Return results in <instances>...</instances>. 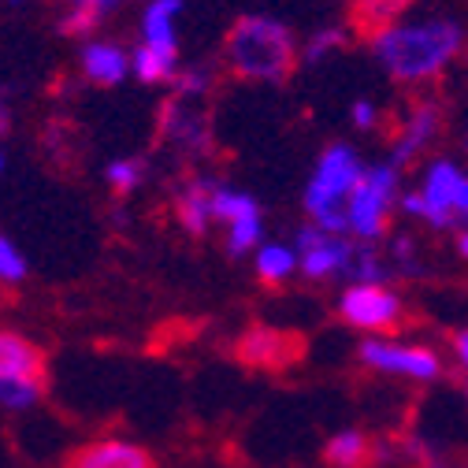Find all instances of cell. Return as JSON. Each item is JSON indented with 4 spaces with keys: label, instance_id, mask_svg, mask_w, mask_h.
Here are the masks:
<instances>
[{
    "label": "cell",
    "instance_id": "6da1fadb",
    "mask_svg": "<svg viewBox=\"0 0 468 468\" xmlns=\"http://www.w3.org/2000/svg\"><path fill=\"white\" fill-rule=\"evenodd\" d=\"M368 52L398 86H431L468 52V19L453 8L401 12L368 30Z\"/></svg>",
    "mask_w": 468,
    "mask_h": 468
},
{
    "label": "cell",
    "instance_id": "7a4b0ae2",
    "mask_svg": "<svg viewBox=\"0 0 468 468\" xmlns=\"http://www.w3.org/2000/svg\"><path fill=\"white\" fill-rule=\"evenodd\" d=\"M223 64L242 82L282 86L302 64V45L294 30L275 16H242L227 30Z\"/></svg>",
    "mask_w": 468,
    "mask_h": 468
},
{
    "label": "cell",
    "instance_id": "3957f363",
    "mask_svg": "<svg viewBox=\"0 0 468 468\" xmlns=\"http://www.w3.org/2000/svg\"><path fill=\"white\" fill-rule=\"evenodd\" d=\"M365 167L368 164L349 142H331L320 153L305 183V197H302L305 216L331 234H346V208H349V197H354L357 183L365 179Z\"/></svg>",
    "mask_w": 468,
    "mask_h": 468
},
{
    "label": "cell",
    "instance_id": "277c9868",
    "mask_svg": "<svg viewBox=\"0 0 468 468\" xmlns=\"http://www.w3.org/2000/svg\"><path fill=\"white\" fill-rule=\"evenodd\" d=\"M409 219H420L435 230L468 227V171L453 156H435L424 164L420 186L401 194L398 205Z\"/></svg>",
    "mask_w": 468,
    "mask_h": 468
},
{
    "label": "cell",
    "instance_id": "5b68a950",
    "mask_svg": "<svg viewBox=\"0 0 468 468\" xmlns=\"http://www.w3.org/2000/svg\"><path fill=\"white\" fill-rule=\"evenodd\" d=\"M401 205V167L390 160L368 164L365 179L357 183L354 197L346 208V234H354L361 242H376L390 227V212Z\"/></svg>",
    "mask_w": 468,
    "mask_h": 468
},
{
    "label": "cell",
    "instance_id": "8992f818",
    "mask_svg": "<svg viewBox=\"0 0 468 468\" xmlns=\"http://www.w3.org/2000/svg\"><path fill=\"white\" fill-rule=\"evenodd\" d=\"M338 316L346 327L387 338L405 324V305L387 282H346L338 294Z\"/></svg>",
    "mask_w": 468,
    "mask_h": 468
},
{
    "label": "cell",
    "instance_id": "52a82bcc",
    "mask_svg": "<svg viewBox=\"0 0 468 468\" xmlns=\"http://www.w3.org/2000/svg\"><path fill=\"white\" fill-rule=\"evenodd\" d=\"M361 365L379 376H401L409 383H435L442 379V357L428 342H398V338H365Z\"/></svg>",
    "mask_w": 468,
    "mask_h": 468
},
{
    "label": "cell",
    "instance_id": "ba28073f",
    "mask_svg": "<svg viewBox=\"0 0 468 468\" xmlns=\"http://www.w3.org/2000/svg\"><path fill=\"white\" fill-rule=\"evenodd\" d=\"M354 242H346V234H331L316 223L298 230V257H302V275L320 282L331 275H342L354 261Z\"/></svg>",
    "mask_w": 468,
    "mask_h": 468
},
{
    "label": "cell",
    "instance_id": "9c48e42d",
    "mask_svg": "<svg viewBox=\"0 0 468 468\" xmlns=\"http://www.w3.org/2000/svg\"><path fill=\"white\" fill-rule=\"evenodd\" d=\"M439 134H442V104L431 101V97H424V101H417L413 108L405 112L401 131H398L387 160L394 167H409L420 153L431 149V142H439Z\"/></svg>",
    "mask_w": 468,
    "mask_h": 468
},
{
    "label": "cell",
    "instance_id": "30bf717a",
    "mask_svg": "<svg viewBox=\"0 0 468 468\" xmlns=\"http://www.w3.org/2000/svg\"><path fill=\"white\" fill-rule=\"evenodd\" d=\"M302 354H305V342L290 331H279V327H253L239 338V357L257 368H286Z\"/></svg>",
    "mask_w": 468,
    "mask_h": 468
},
{
    "label": "cell",
    "instance_id": "8fae6325",
    "mask_svg": "<svg viewBox=\"0 0 468 468\" xmlns=\"http://www.w3.org/2000/svg\"><path fill=\"white\" fill-rule=\"evenodd\" d=\"M64 468H156L153 453L127 439H97L68 453Z\"/></svg>",
    "mask_w": 468,
    "mask_h": 468
},
{
    "label": "cell",
    "instance_id": "7c38bea8",
    "mask_svg": "<svg viewBox=\"0 0 468 468\" xmlns=\"http://www.w3.org/2000/svg\"><path fill=\"white\" fill-rule=\"evenodd\" d=\"M79 68H82V79L93 86H120L127 75H134L131 52L120 41H101V37L82 45Z\"/></svg>",
    "mask_w": 468,
    "mask_h": 468
},
{
    "label": "cell",
    "instance_id": "4fadbf2b",
    "mask_svg": "<svg viewBox=\"0 0 468 468\" xmlns=\"http://www.w3.org/2000/svg\"><path fill=\"white\" fill-rule=\"evenodd\" d=\"M201 97H175L164 108V120H160V134L171 145H183V149H205L208 145V120L197 104Z\"/></svg>",
    "mask_w": 468,
    "mask_h": 468
},
{
    "label": "cell",
    "instance_id": "5bb4252c",
    "mask_svg": "<svg viewBox=\"0 0 468 468\" xmlns=\"http://www.w3.org/2000/svg\"><path fill=\"white\" fill-rule=\"evenodd\" d=\"M45 349L19 335V331H0V376H19V379H45Z\"/></svg>",
    "mask_w": 468,
    "mask_h": 468
},
{
    "label": "cell",
    "instance_id": "9a60e30c",
    "mask_svg": "<svg viewBox=\"0 0 468 468\" xmlns=\"http://www.w3.org/2000/svg\"><path fill=\"white\" fill-rule=\"evenodd\" d=\"M183 0H145L142 8V45L156 48H179V19Z\"/></svg>",
    "mask_w": 468,
    "mask_h": 468
},
{
    "label": "cell",
    "instance_id": "2e32d148",
    "mask_svg": "<svg viewBox=\"0 0 468 468\" xmlns=\"http://www.w3.org/2000/svg\"><path fill=\"white\" fill-rule=\"evenodd\" d=\"M131 64H134V79L145 86H167L183 71L179 48H156V45H142V41L131 52Z\"/></svg>",
    "mask_w": 468,
    "mask_h": 468
},
{
    "label": "cell",
    "instance_id": "e0dca14e",
    "mask_svg": "<svg viewBox=\"0 0 468 468\" xmlns=\"http://www.w3.org/2000/svg\"><path fill=\"white\" fill-rule=\"evenodd\" d=\"M324 461L335 464V468H365L372 461V439L361 428H346V431L327 439Z\"/></svg>",
    "mask_w": 468,
    "mask_h": 468
},
{
    "label": "cell",
    "instance_id": "ac0fdd59",
    "mask_svg": "<svg viewBox=\"0 0 468 468\" xmlns=\"http://www.w3.org/2000/svg\"><path fill=\"white\" fill-rule=\"evenodd\" d=\"M253 264H257V279L264 286H282L290 275L302 268V257H298V250H290L282 242H264L257 250V261Z\"/></svg>",
    "mask_w": 468,
    "mask_h": 468
},
{
    "label": "cell",
    "instance_id": "d6986e66",
    "mask_svg": "<svg viewBox=\"0 0 468 468\" xmlns=\"http://www.w3.org/2000/svg\"><path fill=\"white\" fill-rule=\"evenodd\" d=\"M212 194H216V186L205 183V179H194L179 194V223L190 234H205L208 230V223H212Z\"/></svg>",
    "mask_w": 468,
    "mask_h": 468
},
{
    "label": "cell",
    "instance_id": "ffe728a7",
    "mask_svg": "<svg viewBox=\"0 0 468 468\" xmlns=\"http://www.w3.org/2000/svg\"><path fill=\"white\" fill-rule=\"evenodd\" d=\"M349 41L346 27H316L305 41H302V64H327L331 56H338Z\"/></svg>",
    "mask_w": 468,
    "mask_h": 468
},
{
    "label": "cell",
    "instance_id": "44dd1931",
    "mask_svg": "<svg viewBox=\"0 0 468 468\" xmlns=\"http://www.w3.org/2000/svg\"><path fill=\"white\" fill-rule=\"evenodd\" d=\"M45 394V379H19V376H0V409H12V413H23V409H34Z\"/></svg>",
    "mask_w": 468,
    "mask_h": 468
},
{
    "label": "cell",
    "instance_id": "7402d4cb",
    "mask_svg": "<svg viewBox=\"0 0 468 468\" xmlns=\"http://www.w3.org/2000/svg\"><path fill=\"white\" fill-rule=\"evenodd\" d=\"M253 212H261V205L250 197V194H242V190H230V186H216V194H212V219L216 223H234V219H242V216H253Z\"/></svg>",
    "mask_w": 468,
    "mask_h": 468
},
{
    "label": "cell",
    "instance_id": "603a6c76",
    "mask_svg": "<svg viewBox=\"0 0 468 468\" xmlns=\"http://www.w3.org/2000/svg\"><path fill=\"white\" fill-rule=\"evenodd\" d=\"M261 239H264V219L261 212L253 216H242V219H234L227 227V253L230 257H242L250 250H261Z\"/></svg>",
    "mask_w": 468,
    "mask_h": 468
},
{
    "label": "cell",
    "instance_id": "cb8c5ba5",
    "mask_svg": "<svg viewBox=\"0 0 468 468\" xmlns=\"http://www.w3.org/2000/svg\"><path fill=\"white\" fill-rule=\"evenodd\" d=\"M387 264L376 257V250H368V246H357L354 250V261H349V268L342 271V279L346 282H387Z\"/></svg>",
    "mask_w": 468,
    "mask_h": 468
},
{
    "label": "cell",
    "instance_id": "d4e9b609",
    "mask_svg": "<svg viewBox=\"0 0 468 468\" xmlns=\"http://www.w3.org/2000/svg\"><path fill=\"white\" fill-rule=\"evenodd\" d=\"M104 179H108V186L115 190V194H131V190H138L142 186V179H145V164L138 160V156H123V160H112L108 164V171H104Z\"/></svg>",
    "mask_w": 468,
    "mask_h": 468
},
{
    "label": "cell",
    "instance_id": "484cf974",
    "mask_svg": "<svg viewBox=\"0 0 468 468\" xmlns=\"http://www.w3.org/2000/svg\"><path fill=\"white\" fill-rule=\"evenodd\" d=\"M409 5H413V0H357V12H361V19H365V27L376 30V27L398 19Z\"/></svg>",
    "mask_w": 468,
    "mask_h": 468
},
{
    "label": "cell",
    "instance_id": "4316f807",
    "mask_svg": "<svg viewBox=\"0 0 468 468\" xmlns=\"http://www.w3.org/2000/svg\"><path fill=\"white\" fill-rule=\"evenodd\" d=\"M27 279V257L19 253V246L12 239L0 234V282L5 286H19Z\"/></svg>",
    "mask_w": 468,
    "mask_h": 468
},
{
    "label": "cell",
    "instance_id": "83f0119b",
    "mask_svg": "<svg viewBox=\"0 0 468 468\" xmlns=\"http://www.w3.org/2000/svg\"><path fill=\"white\" fill-rule=\"evenodd\" d=\"M104 12L97 8V5H75V8H68L64 12V19H60V30L64 34H75V37H86L93 27H97V19H101Z\"/></svg>",
    "mask_w": 468,
    "mask_h": 468
},
{
    "label": "cell",
    "instance_id": "f1b7e54d",
    "mask_svg": "<svg viewBox=\"0 0 468 468\" xmlns=\"http://www.w3.org/2000/svg\"><path fill=\"white\" fill-rule=\"evenodd\" d=\"M175 86H179V97H205L212 90V71L205 64H194V68H183L179 79H175Z\"/></svg>",
    "mask_w": 468,
    "mask_h": 468
},
{
    "label": "cell",
    "instance_id": "f546056e",
    "mask_svg": "<svg viewBox=\"0 0 468 468\" xmlns=\"http://www.w3.org/2000/svg\"><path fill=\"white\" fill-rule=\"evenodd\" d=\"M349 123L368 134V131H376L383 123V112H379V104L372 97H357L354 104H349Z\"/></svg>",
    "mask_w": 468,
    "mask_h": 468
},
{
    "label": "cell",
    "instance_id": "4dcf8cb0",
    "mask_svg": "<svg viewBox=\"0 0 468 468\" xmlns=\"http://www.w3.org/2000/svg\"><path fill=\"white\" fill-rule=\"evenodd\" d=\"M450 349H453V361L468 372V327H461V331H453V338H450Z\"/></svg>",
    "mask_w": 468,
    "mask_h": 468
},
{
    "label": "cell",
    "instance_id": "1f68e13d",
    "mask_svg": "<svg viewBox=\"0 0 468 468\" xmlns=\"http://www.w3.org/2000/svg\"><path fill=\"white\" fill-rule=\"evenodd\" d=\"M453 246H457V257H461V261H468V227H461V230H457V242H453Z\"/></svg>",
    "mask_w": 468,
    "mask_h": 468
},
{
    "label": "cell",
    "instance_id": "d6a6232c",
    "mask_svg": "<svg viewBox=\"0 0 468 468\" xmlns=\"http://www.w3.org/2000/svg\"><path fill=\"white\" fill-rule=\"evenodd\" d=\"M93 5H97L101 12H108V8H115V5H120V0H93Z\"/></svg>",
    "mask_w": 468,
    "mask_h": 468
},
{
    "label": "cell",
    "instance_id": "836d02e7",
    "mask_svg": "<svg viewBox=\"0 0 468 468\" xmlns=\"http://www.w3.org/2000/svg\"><path fill=\"white\" fill-rule=\"evenodd\" d=\"M64 8H75V5H93V0H60Z\"/></svg>",
    "mask_w": 468,
    "mask_h": 468
},
{
    "label": "cell",
    "instance_id": "e575fe53",
    "mask_svg": "<svg viewBox=\"0 0 468 468\" xmlns=\"http://www.w3.org/2000/svg\"><path fill=\"white\" fill-rule=\"evenodd\" d=\"M8 5H12V8H19V5H23V0H8Z\"/></svg>",
    "mask_w": 468,
    "mask_h": 468
},
{
    "label": "cell",
    "instance_id": "d590c367",
    "mask_svg": "<svg viewBox=\"0 0 468 468\" xmlns=\"http://www.w3.org/2000/svg\"><path fill=\"white\" fill-rule=\"evenodd\" d=\"M464 149H468V127H464Z\"/></svg>",
    "mask_w": 468,
    "mask_h": 468
},
{
    "label": "cell",
    "instance_id": "8d00e7d4",
    "mask_svg": "<svg viewBox=\"0 0 468 468\" xmlns=\"http://www.w3.org/2000/svg\"><path fill=\"white\" fill-rule=\"evenodd\" d=\"M0 167H5V156H0Z\"/></svg>",
    "mask_w": 468,
    "mask_h": 468
},
{
    "label": "cell",
    "instance_id": "74e56055",
    "mask_svg": "<svg viewBox=\"0 0 468 468\" xmlns=\"http://www.w3.org/2000/svg\"><path fill=\"white\" fill-rule=\"evenodd\" d=\"M464 398H468V387H464Z\"/></svg>",
    "mask_w": 468,
    "mask_h": 468
}]
</instances>
